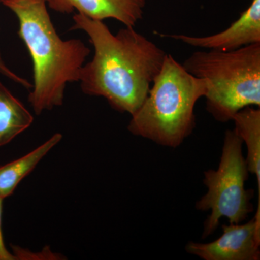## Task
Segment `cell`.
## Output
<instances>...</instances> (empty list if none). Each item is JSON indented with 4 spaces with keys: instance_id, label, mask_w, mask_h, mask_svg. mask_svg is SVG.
I'll return each instance as SVG.
<instances>
[{
    "instance_id": "obj_7",
    "label": "cell",
    "mask_w": 260,
    "mask_h": 260,
    "mask_svg": "<svg viewBox=\"0 0 260 260\" xmlns=\"http://www.w3.org/2000/svg\"><path fill=\"white\" fill-rule=\"evenodd\" d=\"M191 46L220 51L237 50L240 48L260 43V0H252L247 9L230 26L218 34L204 37L184 34H160Z\"/></svg>"
},
{
    "instance_id": "obj_8",
    "label": "cell",
    "mask_w": 260,
    "mask_h": 260,
    "mask_svg": "<svg viewBox=\"0 0 260 260\" xmlns=\"http://www.w3.org/2000/svg\"><path fill=\"white\" fill-rule=\"evenodd\" d=\"M50 9L70 14L75 10L93 20L114 19L135 28L143 18L146 0H47Z\"/></svg>"
},
{
    "instance_id": "obj_11",
    "label": "cell",
    "mask_w": 260,
    "mask_h": 260,
    "mask_svg": "<svg viewBox=\"0 0 260 260\" xmlns=\"http://www.w3.org/2000/svg\"><path fill=\"white\" fill-rule=\"evenodd\" d=\"M235 129L243 143L247 148V162L249 172L257 179L260 196V109L259 107H248L239 111L232 120Z\"/></svg>"
},
{
    "instance_id": "obj_2",
    "label": "cell",
    "mask_w": 260,
    "mask_h": 260,
    "mask_svg": "<svg viewBox=\"0 0 260 260\" xmlns=\"http://www.w3.org/2000/svg\"><path fill=\"white\" fill-rule=\"evenodd\" d=\"M18 18V36L34 65V85L28 101L40 115L63 105L68 83L79 82L90 49L80 39L62 40L48 12L47 0H1Z\"/></svg>"
},
{
    "instance_id": "obj_3",
    "label": "cell",
    "mask_w": 260,
    "mask_h": 260,
    "mask_svg": "<svg viewBox=\"0 0 260 260\" xmlns=\"http://www.w3.org/2000/svg\"><path fill=\"white\" fill-rule=\"evenodd\" d=\"M207 92L206 80L188 73L167 54L144 102L132 115L127 129L135 136L177 148L194 129L195 105Z\"/></svg>"
},
{
    "instance_id": "obj_1",
    "label": "cell",
    "mask_w": 260,
    "mask_h": 260,
    "mask_svg": "<svg viewBox=\"0 0 260 260\" xmlns=\"http://www.w3.org/2000/svg\"><path fill=\"white\" fill-rule=\"evenodd\" d=\"M70 30L88 36L94 48L91 60L80 72L85 95L103 97L121 113L134 114L148 95L167 53L133 27L113 34L101 20L76 13Z\"/></svg>"
},
{
    "instance_id": "obj_13",
    "label": "cell",
    "mask_w": 260,
    "mask_h": 260,
    "mask_svg": "<svg viewBox=\"0 0 260 260\" xmlns=\"http://www.w3.org/2000/svg\"><path fill=\"white\" fill-rule=\"evenodd\" d=\"M3 198H0V260H15L17 259L15 254H11L7 249L5 246L4 239L3 234Z\"/></svg>"
},
{
    "instance_id": "obj_6",
    "label": "cell",
    "mask_w": 260,
    "mask_h": 260,
    "mask_svg": "<svg viewBox=\"0 0 260 260\" xmlns=\"http://www.w3.org/2000/svg\"><path fill=\"white\" fill-rule=\"evenodd\" d=\"M222 229V235L213 242H189L186 252L204 260H259L260 196L254 218L244 224L223 225Z\"/></svg>"
},
{
    "instance_id": "obj_4",
    "label": "cell",
    "mask_w": 260,
    "mask_h": 260,
    "mask_svg": "<svg viewBox=\"0 0 260 260\" xmlns=\"http://www.w3.org/2000/svg\"><path fill=\"white\" fill-rule=\"evenodd\" d=\"M182 65L206 80V109L215 120L232 121L241 109L260 107V43L234 51H197Z\"/></svg>"
},
{
    "instance_id": "obj_12",
    "label": "cell",
    "mask_w": 260,
    "mask_h": 260,
    "mask_svg": "<svg viewBox=\"0 0 260 260\" xmlns=\"http://www.w3.org/2000/svg\"><path fill=\"white\" fill-rule=\"evenodd\" d=\"M0 3H1V0H0ZM0 73L4 75L6 78L13 80L15 83L20 84V85H21L24 88L28 89H28H31L32 88V84L29 83L28 80L15 74L14 72L12 71V70L7 66L5 61H3V57H2L1 52H0Z\"/></svg>"
},
{
    "instance_id": "obj_10",
    "label": "cell",
    "mask_w": 260,
    "mask_h": 260,
    "mask_svg": "<svg viewBox=\"0 0 260 260\" xmlns=\"http://www.w3.org/2000/svg\"><path fill=\"white\" fill-rule=\"evenodd\" d=\"M32 121L31 113L0 82V146L10 143Z\"/></svg>"
},
{
    "instance_id": "obj_5",
    "label": "cell",
    "mask_w": 260,
    "mask_h": 260,
    "mask_svg": "<svg viewBox=\"0 0 260 260\" xmlns=\"http://www.w3.org/2000/svg\"><path fill=\"white\" fill-rule=\"evenodd\" d=\"M242 145L236 130L228 129L218 169L204 173L203 182L208 190L196 203V208L200 211L210 210L211 213L205 222L203 239L218 229L222 218H226L230 223L239 224L253 211L250 201L254 191L245 189L249 172Z\"/></svg>"
},
{
    "instance_id": "obj_9",
    "label": "cell",
    "mask_w": 260,
    "mask_h": 260,
    "mask_svg": "<svg viewBox=\"0 0 260 260\" xmlns=\"http://www.w3.org/2000/svg\"><path fill=\"white\" fill-rule=\"evenodd\" d=\"M62 139L61 133H56L45 143L23 155L0 167V198L5 199L13 194L18 184L27 177L39 162Z\"/></svg>"
}]
</instances>
